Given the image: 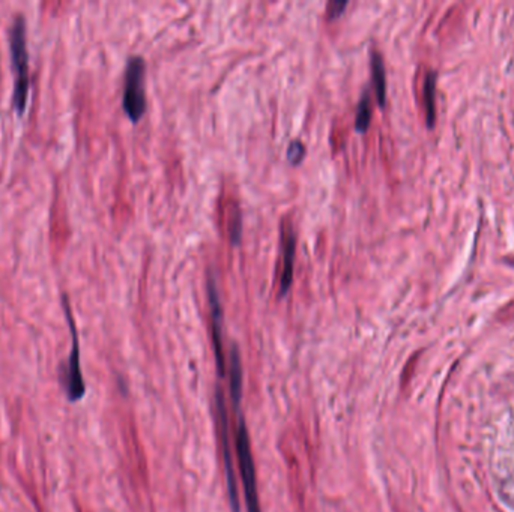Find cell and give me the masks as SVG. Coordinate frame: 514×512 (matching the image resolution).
<instances>
[{
  "label": "cell",
  "mask_w": 514,
  "mask_h": 512,
  "mask_svg": "<svg viewBox=\"0 0 514 512\" xmlns=\"http://www.w3.org/2000/svg\"><path fill=\"white\" fill-rule=\"evenodd\" d=\"M306 158V146L299 140H295L288 147V161L293 166L301 164Z\"/></svg>",
  "instance_id": "obj_13"
},
{
  "label": "cell",
  "mask_w": 514,
  "mask_h": 512,
  "mask_svg": "<svg viewBox=\"0 0 514 512\" xmlns=\"http://www.w3.org/2000/svg\"><path fill=\"white\" fill-rule=\"evenodd\" d=\"M235 447H236L237 464H240V472H241V479H242V487H244V495H245L247 512H260L259 497H257L256 466L253 461L249 431H247L242 415H237V425L235 430Z\"/></svg>",
  "instance_id": "obj_4"
},
{
  "label": "cell",
  "mask_w": 514,
  "mask_h": 512,
  "mask_svg": "<svg viewBox=\"0 0 514 512\" xmlns=\"http://www.w3.org/2000/svg\"><path fill=\"white\" fill-rule=\"evenodd\" d=\"M215 406H217V416H218V430H220L221 455H223L224 469H226L227 490H228V497H231V508H232V512H241L240 496H237V487H236L235 470H233L231 430H228V416H227V409H226L224 394H223V390H220V387H217Z\"/></svg>",
  "instance_id": "obj_5"
},
{
  "label": "cell",
  "mask_w": 514,
  "mask_h": 512,
  "mask_svg": "<svg viewBox=\"0 0 514 512\" xmlns=\"http://www.w3.org/2000/svg\"><path fill=\"white\" fill-rule=\"evenodd\" d=\"M348 5V2H341V0H332V2H329L327 5V15L329 20H336V18L341 17Z\"/></svg>",
  "instance_id": "obj_14"
},
{
  "label": "cell",
  "mask_w": 514,
  "mask_h": 512,
  "mask_svg": "<svg viewBox=\"0 0 514 512\" xmlns=\"http://www.w3.org/2000/svg\"><path fill=\"white\" fill-rule=\"evenodd\" d=\"M62 305H63L65 316H66V320H68L70 330L72 335V350H71L68 359H66V361L61 364L59 367V383L62 386L66 398H68L71 403H77L86 394V383H84L81 367H80L79 335H77V328H75V323H74L70 301L68 298H66V295L62 296Z\"/></svg>",
  "instance_id": "obj_2"
},
{
  "label": "cell",
  "mask_w": 514,
  "mask_h": 512,
  "mask_svg": "<svg viewBox=\"0 0 514 512\" xmlns=\"http://www.w3.org/2000/svg\"><path fill=\"white\" fill-rule=\"evenodd\" d=\"M281 251H283V269L280 275V296L288 295L293 281V262L297 251V236L292 225L286 221L281 225Z\"/></svg>",
  "instance_id": "obj_7"
},
{
  "label": "cell",
  "mask_w": 514,
  "mask_h": 512,
  "mask_svg": "<svg viewBox=\"0 0 514 512\" xmlns=\"http://www.w3.org/2000/svg\"><path fill=\"white\" fill-rule=\"evenodd\" d=\"M227 232H228V239H231L232 245L237 246L242 241V212L240 206L233 203L231 206V214H228L227 220Z\"/></svg>",
  "instance_id": "obj_12"
},
{
  "label": "cell",
  "mask_w": 514,
  "mask_h": 512,
  "mask_svg": "<svg viewBox=\"0 0 514 512\" xmlns=\"http://www.w3.org/2000/svg\"><path fill=\"white\" fill-rule=\"evenodd\" d=\"M226 373H228V386H231L232 406L235 407V409H237L242 400L244 369H242L240 349H237L236 344H232L231 350H228V365H227Z\"/></svg>",
  "instance_id": "obj_8"
},
{
  "label": "cell",
  "mask_w": 514,
  "mask_h": 512,
  "mask_svg": "<svg viewBox=\"0 0 514 512\" xmlns=\"http://www.w3.org/2000/svg\"><path fill=\"white\" fill-rule=\"evenodd\" d=\"M9 47H11V59L14 70V89L11 106L18 116H23L27 106L29 88H31V77H29V51L26 38V18L17 15L9 31Z\"/></svg>",
  "instance_id": "obj_1"
},
{
  "label": "cell",
  "mask_w": 514,
  "mask_h": 512,
  "mask_svg": "<svg viewBox=\"0 0 514 512\" xmlns=\"http://www.w3.org/2000/svg\"><path fill=\"white\" fill-rule=\"evenodd\" d=\"M208 299L209 310H211V335L212 346L217 361L218 374L221 377L226 376V359L223 352V305L220 291H218V284L212 273L208 275Z\"/></svg>",
  "instance_id": "obj_6"
},
{
  "label": "cell",
  "mask_w": 514,
  "mask_h": 512,
  "mask_svg": "<svg viewBox=\"0 0 514 512\" xmlns=\"http://www.w3.org/2000/svg\"><path fill=\"white\" fill-rule=\"evenodd\" d=\"M423 95H424V106H426V118H427V125L428 128H432L435 125V119H436V75L433 72L427 74V77L424 80V89H423Z\"/></svg>",
  "instance_id": "obj_10"
},
{
  "label": "cell",
  "mask_w": 514,
  "mask_h": 512,
  "mask_svg": "<svg viewBox=\"0 0 514 512\" xmlns=\"http://www.w3.org/2000/svg\"><path fill=\"white\" fill-rule=\"evenodd\" d=\"M146 62L140 56H131L125 68L122 109L131 122L137 123L146 113L148 101L145 92Z\"/></svg>",
  "instance_id": "obj_3"
},
{
  "label": "cell",
  "mask_w": 514,
  "mask_h": 512,
  "mask_svg": "<svg viewBox=\"0 0 514 512\" xmlns=\"http://www.w3.org/2000/svg\"><path fill=\"white\" fill-rule=\"evenodd\" d=\"M371 80H373L375 93L379 107H385L387 104V74H385V65L382 61V56L379 51L371 53Z\"/></svg>",
  "instance_id": "obj_9"
},
{
  "label": "cell",
  "mask_w": 514,
  "mask_h": 512,
  "mask_svg": "<svg viewBox=\"0 0 514 512\" xmlns=\"http://www.w3.org/2000/svg\"><path fill=\"white\" fill-rule=\"evenodd\" d=\"M370 120H371L370 92L364 90L363 95H361V99L358 102L357 113H355V131L359 132V134H364L370 127Z\"/></svg>",
  "instance_id": "obj_11"
}]
</instances>
